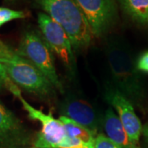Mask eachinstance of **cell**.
<instances>
[{
	"label": "cell",
	"instance_id": "6da1fadb",
	"mask_svg": "<svg viewBox=\"0 0 148 148\" xmlns=\"http://www.w3.org/2000/svg\"><path fill=\"white\" fill-rule=\"evenodd\" d=\"M105 53L111 86L125 95L132 105L142 107L146 99V90L132 53L127 47L116 41L108 43Z\"/></svg>",
	"mask_w": 148,
	"mask_h": 148
},
{
	"label": "cell",
	"instance_id": "7a4b0ae2",
	"mask_svg": "<svg viewBox=\"0 0 148 148\" xmlns=\"http://www.w3.org/2000/svg\"><path fill=\"white\" fill-rule=\"evenodd\" d=\"M40 8L68 34L74 50L90 45L93 33L76 0H36Z\"/></svg>",
	"mask_w": 148,
	"mask_h": 148
},
{
	"label": "cell",
	"instance_id": "3957f363",
	"mask_svg": "<svg viewBox=\"0 0 148 148\" xmlns=\"http://www.w3.org/2000/svg\"><path fill=\"white\" fill-rule=\"evenodd\" d=\"M23 109L27 111L32 120L40 123L41 130L34 141L37 148H87L83 143L70 137L59 119H55L51 113L45 114L31 106L21 95L17 96Z\"/></svg>",
	"mask_w": 148,
	"mask_h": 148
},
{
	"label": "cell",
	"instance_id": "277c9868",
	"mask_svg": "<svg viewBox=\"0 0 148 148\" xmlns=\"http://www.w3.org/2000/svg\"><path fill=\"white\" fill-rule=\"evenodd\" d=\"M16 53L40 71L54 88L64 93V86L58 78L55 69L53 53L40 34L27 31L21 37Z\"/></svg>",
	"mask_w": 148,
	"mask_h": 148
},
{
	"label": "cell",
	"instance_id": "5b68a950",
	"mask_svg": "<svg viewBox=\"0 0 148 148\" xmlns=\"http://www.w3.org/2000/svg\"><path fill=\"white\" fill-rule=\"evenodd\" d=\"M11 81L20 89L41 98L54 95V86L44 74L18 54L3 63Z\"/></svg>",
	"mask_w": 148,
	"mask_h": 148
},
{
	"label": "cell",
	"instance_id": "8992f818",
	"mask_svg": "<svg viewBox=\"0 0 148 148\" xmlns=\"http://www.w3.org/2000/svg\"><path fill=\"white\" fill-rule=\"evenodd\" d=\"M37 21L42 37L52 53L59 58L70 74L74 76L77 71V63L68 34L63 27L45 12L38 13Z\"/></svg>",
	"mask_w": 148,
	"mask_h": 148
},
{
	"label": "cell",
	"instance_id": "52a82bcc",
	"mask_svg": "<svg viewBox=\"0 0 148 148\" xmlns=\"http://www.w3.org/2000/svg\"><path fill=\"white\" fill-rule=\"evenodd\" d=\"M61 116H65L87 127L97 136L103 129V117L89 101L69 93L59 104Z\"/></svg>",
	"mask_w": 148,
	"mask_h": 148
},
{
	"label": "cell",
	"instance_id": "ba28073f",
	"mask_svg": "<svg viewBox=\"0 0 148 148\" xmlns=\"http://www.w3.org/2000/svg\"><path fill=\"white\" fill-rule=\"evenodd\" d=\"M87 19L93 36L106 34L118 19L115 0H76Z\"/></svg>",
	"mask_w": 148,
	"mask_h": 148
},
{
	"label": "cell",
	"instance_id": "9c48e42d",
	"mask_svg": "<svg viewBox=\"0 0 148 148\" xmlns=\"http://www.w3.org/2000/svg\"><path fill=\"white\" fill-rule=\"evenodd\" d=\"M104 97L106 102L117 113L128 137L135 144L139 145L143 126L136 114L132 102L112 86H106Z\"/></svg>",
	"mask_w": 148,
	"mask_h": 148
},
{
	"label": "cell",
	"instance_id": "30bf717a",
	"mask_svg": "<svg viewBox=\"0 0 148 148\" xmlns=\"http://www.w3.org/2000/svg\"><path fill=\"white\" fill-rule=\"evenodd\" d=\"M30 138L21 119L0 101V148H23Z\"/></svg>",
	"mask_w": 148,
	"mask_h": 148
},
{
	"label": "cell",
	"instance_id": "8fae6325",
	"mask_svg": "<svg viewBox=\"0 0 148 148\" xmlns=\"http://www.w3.org/2000/svg\"><path fill=\"white\" fill-rule=\"evenodd\" d=\"M103 130L106 137L119 148H141L128 137L116 113L111 107L106 110L103 117Z\"/></svg>",
	"mask_w": 148,
	"mask_h": 148
},
{
	"label": "cell",
	"instance_id": "7c38bea8",
	"mask_svg": "<svg viewBox=\"0 0 148 148\" xmlns=\"http://www.w3.org/2000/svg\"><path fill=\"white\" fill-rule=\"evenodd\" d=\"M59 119L64 123L70 137L83 143L87 148H95L96 135L94 132L67 117L60 116Z\"/></svg>",
	"mask_w": 148,
	"mask_h": 148
},
{
	"label": "cell",
	"instance_id": "4fadbf2b",
	"mask_svg": "<svg viewBox=\"0 0 148 148\" xmlns=\"http://www.w3.org/2000/svg\"><path fill=\"white\" fill-rule=\"evenodd\" d=\"M123 11L134 21L148 24V0H119Z\"/></svg>",
	"mask_w": 148,
	"mask_h": 148
},
{
	"label": "cell",
	"instance_id": "5bb4252c",
	"mask_svg": "<svg viewBox=\"0 0 148 148\" xmlns=\"http://www.w3.org/2000/svg\"><path fill=\"white\" fill-rule=\"evenodd\" d=\"M27 17V13L23 11L13 10L5 7H0V28L10 21Z\"/></svg>",
	"mask_w": 148,
	"mask_h": 148
},
{
	"label": "cell",
	"instance_id": "9a60e30c",
	"mask_svg": "<svg viewBox=\"0 0 148 148\" xmlns=\"http://www.w3.org/2000/svg\"><path fill=\"white\" fill-rule=\"evenodd\" d=\"M3 89L9 90L16 97L21 95L20 89L9 78L8 75L6 72L4 65L0 63V90H3Z\"/></svg>",
	"mask_w": 148,
	"mask_h": 148
},
{
	"label": "cell",
	"instance_id": "2e32d148",
	"mask_svg": "<svg viewBox=\"0 0 148 148\" xmlns=\"http://www.w3.org/2000/svg\"><path fill=\"white\" fill-rule=\"evenodd\" d=\"M17 55L16 51L12 49L9 46L6 45L4 43L0 40V63L12 60Z\"/></svg>",
	"mask_w": 148,
	"mask_h": 148
},
{
	"label": "cell",
	"instance_id": "e0dca14e",
	"mask_svg": "<svg viewBox=\"0 0 148 148\" xmlns=\"http://www.w3.org/2000/svg\"><path fill=\"white\" fill-rule=\"evenodd\" d=\"M95 148H119L105 134L100 133L96 136L95 142Z\"/></svg>",
	"mask_w": 148,
	"mask_h": 148
},
{
	"label": "cell",
	"instance_id": "ac0fdd59",
	"mask_svg": "<svg viewBox=\"0 0 148 148\" xmlns=\"http://www.w3.org/2000/svg\"><path fill=\"white\" fill-rule=\"evenodd\" d=\"M136 66L138 71L148 73V51L144 53L138 58L136 62Z\"/></svg>",
	"mask_w": 148,
	"mask_h": 148
},
{
	"label": "cell",
	"instance_id": "d6986e66",
	"mask_svg": "<svg viewBox=\"0 0 148 148\" xmlns=\"http://www.w3.org/2000/svg\"><path fill=\"white\" fill-rule=\"evenodd\" d=\"M142 135L143 136V138L145 139L146 143L148 146V123H147L143 127V133Z\"/></svg>",
	"mask_w": 148,
	"mask_h": 148
},
{
	"label": "cell",
	"instance_id": "ffe728a7",
	"mask_svg": "<svg viewBox=\"0 0 148 148\" xmlns=\"http://www.w3.org/2000/svg\"><path fill=\"white\" fill-rule=\"evenodd\" d=\"M7 3H14V2H16V1H17V0H5Z\"/></svg>",
	"mask_w": 148,
	"mask_h": 148
},
{
	"label": "cell",
	"instance_id": "44dd1931",
	"mask_svg": "<svg viewBox=\"0 0 148 148\" xmlns=\"http://www.w3.org/2000/svg\"><path fill=\"white\" fill-rule=\"evenodd\" d=\"M32 148H37V147H32Z\"/></svg>",
	"mask_w": 148,
	"mask_h": 148
}]
</instances>
